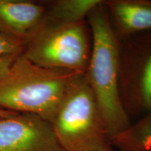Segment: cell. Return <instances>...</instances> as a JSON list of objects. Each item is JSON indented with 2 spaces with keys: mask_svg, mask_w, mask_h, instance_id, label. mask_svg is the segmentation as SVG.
<instances>
[{
  "mask_svg": "<svg viewBox=\"0 0 151 151\" xmlns=\"http://www.w3.org/2000/svg\"><path fill=\"white\" fill-rule=\"evenodd\" d=\"M97 151H113V150L111 148H109L104 149V150H97Z\"/></svg>",
  "mask_w": 151,
  "mask_h": 151,
  "instance_id": "cell-14",
  "label": "cell"
},
{
  "mask_svg": "<svg viewBox=\"0 0 151 151\" xmlns=\"http://www.w3.org/2000/svg\"><path fill=\"white\" fill-rule=\"evenodd\" d=\"M137 70L135 92L136 99L143 109L151 111V52L146 58L141 62Z\"/></svg>",
  "mask_w": 151,
  "mask_h": 151,
  "instance_id": "cell-10",
  "label": "cell"
},
{
  "mask_svg": "<svg viewBox=\"0 0 151 151\" xmlns=\"http://www.w3.org/2000/svg\"><path fill=\"white\" fill-rule=\"evenodd\" d=\"M46 12L42 4L24 0H0V34L24 43Z\"/></svg>",
  "mask_w": 151,
  "mask_h": 151,
  "instance_id": "cell-6",
  "label": "cell"
},
{
  "mask_svg": "<svg viewBox=\"0 0 151 151\" xmlns=\"http://www.w3.org/2000/svg\"><path fill=\"white\" fill-rule=\"evenodd\" d=\"M92 50L86 79L99 106L109 140L132 125L120 94V47L104 1L87 18Z\"/></svg>",
  "mask_w": 151,
  "mask_h": 151,
  "instance_id": "cell-1",
  "label": "cell"
},
{
  "mask_svg": "<svg viewBox=\"0 0 151 151\" xmlns=\"http://www.w3.org/2000/svg\"><path fill=\"white\" fill-rule=\"evenodd\" d=\"M16 112H13V111H9L4 110V109H0V118H9V117H11L14 115L16 114Z\"/></svg>",
  "mask_w": 151,
  "mask_h": 151,
  "instance_id": "cell-13",
  "label": "cell"
},
{
  "mask_svg": "<svg viewBox=\"0 0 151 151\" xmlns=\"http://www.w3.org/2000/svg\"><path fill=\"white\" fill-rule=\"evenodd\" d=\"M110 143L120 151H151V111Z\"/></svg>",
  "mask_w": 151,
  "mask_h": 151,
  "instance_id": "cell-8",
  "label": "cell"
},
{
  "mask_svg": "<svg viewBox=\"0 0 151 151\" xmlns=\"http://www.w3.org/2000/svg\"><path fill=\"white\" fill-rule=\"evenodd\" d=\"M0 151H65L51 124L37 115L0 118Z\"/></svg>",
  "mask_w": 151,
  "mask_h": 151,
  "instance_id": "cell-5",
  "label": "cell"
},
{
  "mask_svg": "<svg viewBox=\"0 0 151 151\" xmlns=\"http://www.w3.org/2000/svg\"><path fill=\"white\" fill-rule=\"evenodd\" d=\"M50 124L65 151L111 148L97 101L83 73L71 83Z\"/></svg>",
  "mask_w": 151,
  "mask_h": 151,
  "instance_id": "cell-3",
  "label": "cell"
},
{
  "mask_svg": "<svg viewBox=\"0 0 151 151\" xmlns=\"http://www.w3.org/2000/svg\"><path fill=\"white\" fill-rule=\"evenodd\" d=\"M103 0H57L49 3L46 15L64 22H79L87 20L88 15Z\"/></svg>",
  "mask_w": 151,
  "mask_h": 151,
  "instance_id": "cell-9",
  "label": "cell"
},
{
  "mask_svg": "<svg viewBox=\"0 0 151 151\" xmlns=\"http://www.w3.org/2000/svg\"><path fill=\"white\" fill-rule=\"evenodd\" d=\"M116 35H131L151 29V1L146 0L104 1Z\"/></svg>",
  "mask_w": 151,
  "mask_h": 151,
  "instance_id": "cell-7",
  "label": "cell"
},
{
  "mask_svg": "<svg viewBox=\"0 0 151 151\" xmlns=\"http://www.w3.org/2000/svg\"><path fill=\"white\" fill-rule=\"evenodd\" d=\"M17 56L18 55H9L0 58V79L2 78L8 73L13 62Z\"/></svg>",
  "mask_w": 151,
  "mask_h": 151,
  "instance_id": "cell-12",
  "label": "cell"
},
{
  "mask_svg": "<svg viewBox=\"0 0 151 151\" xmlns=\"http://www.w3.org/2000/svg\"><path fill=\"white\" fill-rule=\"evenodd\" d=\"M91 50L92 35L87 20L70 23L45 15L24 43L22 54L41 67L86 73Z\"/></svg>",
  "mask_w": 151,
  "mask_h": 151,
  "instance_id": "cell-4",
  "label": "cell"
},
{
  "mask_svg": "<svg viewBox=\"0 0 151 151\" xmlns=\"http://www.w3.org/2000/svg\"><path fill=\"white\" fill-rule=\"evenodd\" d=\"M24 43L0 34V58L22 54Z\"/></svg>",
  "mask_w": 151,
  "mask_h": 151,
  "instance_id": "cell-11",
  "label": "cell"
},
{
  "mask_svg": "<svg viewBox=\"0 0 151 151\" xmlns=\"http://www.w3.org/2000/svg\"><path fill=\"white\" fill-rule=\"evenodd\" d=\"M78 73L41 67L19 55L0 79V109L37 115L50 123Z\"/></svg>",
  "mask_w": 151,
  "mask_h": 151,
  "instance_id": "cell-2",
  "label": "cell"
}]
</instances>
